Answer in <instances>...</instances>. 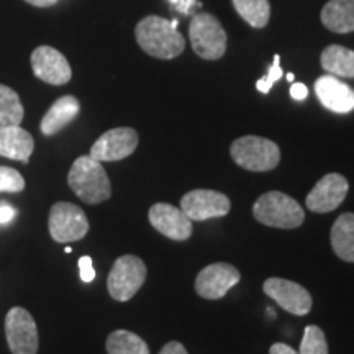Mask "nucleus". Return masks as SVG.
Here are the masks:
<instances>
[{
    "instance_id": "15",
    "label": "nucleus",
    "mask_w": 354,
    "mask_h": 354,
    "mask_svg": "<svg viewBox=\"0 0 354 354\" xmlns=\"http://www.w3.org/2000/svg\"><path fill=\"white\" fill-rule=\"evenodd\" d=\"M33 74L51 86H64L73 77L68 59L51 46H38L32 53Z\"/></svg>"
},
{
    "instance_id": "7",
    "label": "nucleus",
    "mask_w": 354,
    "mask_h": 354,
    "mask_svg": "<svg viewBox=\"0 0 354 354\" xmlns=\"http://www.w3.org/2000/svg\"><path fill=\"white\" fill-rule=\"evenodd\" d=\"M51 238L57 243L79 241L88 232V220L82 209L69 202H57L51 207L48 218Z\"/></svg>"
},
{
    "instance_id": "27",
    "label": "nucleus",
    "mask_w": 354,
    "mask_h": 354,
    "mask_svg": "<svg viewBox=\"0 0 354 354\" xmlns=\"http://www.w3.org/2000/svg\"><path fill=\"white\" fill-rule=\"evenodd\" d=\"M281 77H282L281 56L276 55V56H274L272 66H271V68H269L268 74H266L264 77H261L259 81L256 82V88H258L259 92H263V94H269V92H271V88H272L274 84H276Z\"/></svg>"
},
{
    "instance_id": "33",
    "label": "nucleus",
    "mask_w": 354,
    "mask_h": 354,
    "mask_svg": "<svg viewBox=\"0 0 354 354\" xmlns=\"http://www.w3.org/2000/svg\"><path fill=\"white\" fill-rule=\"evenodd\" d=\"M25 2L32 3L35 7H51L55 6L57 0H25Z\"/></svg>"
},
{
    "instance_id": "28",
    "label": "nucleus",
    "mask_w": 354,
    "mask_h": 354,
    "mask_svg": "<svg viewBox=\"0 0 354 354\" xmlns=\"http://www.w3.org/2000/svg\"><path fill=\"white\" fill-rule=\"evenodd\" d=\"M79 271H81V279L84 282H92L95 279V269L92 266L91 256H82L79 259Z\"/></svg>"
},
{
    "instance_id": "35",
    "label": "nucleus",
    "mask_w": 354,
    "mask_h": 354,
    "mask_svg": "<svg viewBox=\"0 0 354 354\" xmlns=\"http://www.w3.org/2000/svg\"><path fill=\"white\" fill-rule=\"evenodd\" d=\"M64 253H73V248H71V246H68V248H66V251H64Z\"/></svg>"
},
{
    "instance_id": "4",
    "label": "nucleus",
    "mask_w": 354,
    "mask_h": 354,
    "mask_svg": "<svg viewBox=\"0 0 354 354\" xmlns=\"http://www.w3.org/2000/svg\"><path fill=\"white\" fill-rule=\"evenodd\" d=\"M233 161L243 169L253 172L272 171L281 161V149L274 141L248 135L234 140L230 148Z\"/></svg>"
},
{
    "instance_id": "5",
    "label": "nucleus",
    "mask_w": 354,
    "mask_h": 354,
    "mask_svg": "<svg viewBox=\"0 0 354 354\" xmlns=\"http://www.w3.org/2000/svg\"><path fill=\"white\" fill-rule=\"evenodd\" d=\"M189 39L194 53L202 59H220L227 51V32L212 13H197L190 21Z\"/></svg>"
},
{
    "instance_id": "22",
    "label": "nucleus",
    "mask_w": 354,
    "mask_h": 354,
    "mask_svg": "<svg viewBox=\"0 0 354 354\" xmlns=\"http://www.w3.org/2000/svg\"><path fill=\"white\" fill-rule=\"evenodd\" d=\"M238 15L253 28H263L271 19L269 0H232Z\"/></svg>"
},
{
    "instance_id": "16",
    "label": "nucleus",
    "mask_w": 354,
    "mask_h": 354,
    "mask_svg": "<svg viewBox=\"0 0 354 354\" xmlns=\"http://www.w3.org/2000/svg\"><path fill=\"white\" fill-rule=\"evenodd\" d=\"M315 92L325 109L335 113H349L354 110V91L336 76L326 74L317 79Z\"/></svg>"
},
{
    "instance_id": "29",
    "label": "nucleus",
    "mask_w": 354,
    "mask_h": 354,
    "mask_svg": "<svg viewBox=\"0 0 354 354\" xmlns=\"http://www.w3.org/2000/svg\"><path fill=\"white\" fill-rule=\"evenodd\" d=\"M13 218H15V209L8 203H2L0 205V225H8Z\"/></svg>"
},
{
    "instance_id": "17",
    "label": "nucleus",
    "mask_w": 354,
    "mask_h": 354,
    "mask_svg": "<svg viewBox=\"0 0 354 354\" xmlns=\"http://www.w3.org/2000/svg\"><path fill=\"white\" fill-rule=\"evenodd\" d=\"M35 149L33 136L20 125L0 127V156L28 162Z\"/></svg>"
},
{
    "instance_id": "31",
    "label": "nucleus",
    "mask_w": 354,
    "mask_h": 354,
    "mask_svg": "<svg viewBox=\"0 0 354 354\" xmlns=\"http://www.w3.org/2000/svg\"><path fill=\"white\" fill-rule=\"evenodd\" d=\"M159 354H189L187 349L184 348V344H180L179 342H169L165 344V348L159 351Z\"/></svg>"
},
{
    "instance_id": "32",
    "label": "nucleus",
    "mask_w": 354,
    "mask_h": 354,
    "mask_svg": "<svg viewBox=\"0 0 354 354\" xmlns=\"http://www.w3.org/2000/svg\"><path fill=\"white\" fill-rule=\"evenodd\" d=\"M269 354H299V353L286 343H274L271 349H269Z\"/></svg>"
},
{
    "instance_id": "14",
    "label": "nucleus",
    "mask_w": 354,
    "mask_h": 354,
    "mask_svg": "<svg viewBox=\"0 0 354 354\" xmlns=\"http://www.w3.org/2000/svg\"><path fill=\"white\" fill-rule=\"evenodd\" d=\"M148 218L153 228L169 240L184 241L189 240L190 234H192V220L171 203H154L149 209Z\"/></svg>"
},
{
    "instance_id": "2",
    "label": "nucleus",
    "mask_w": 354,
    "mask_h": 354,
    "mask_svg": "<svg viewBox=\"0 0 354 354\" xmlns=\"http://www.w3.org/2000/svg\"><path fill=\"white\" fill-rule=\"evenodd\" d=\"M68 184L82 202L97 205L109 201L112 196V185L100 161L88 154L74 161L68 174Z\"/></svg>"
},
{
    "instance_id": "34",
    "label": "nucleus",
    "mask_w": 354,
    "mask_h": 354,
    "mask_svg": "<svg viewBox=\"0 0 354 354\" xmlns=\"http://www.w3.org/2000/svg\"><path fill=\"white\" fill-rule=\"evenodd\" d=\"M287 81H289V82H294L295 81V76H294V74H287Z\"/></svg>"
},
{
    "instance_id": "10",
    "label": "nucleus",
    "mask_w": 354,
    "mask_h": 354,
    "mask_svg": "<svg viewBox=\"0 0 354 354\" xmlns=\"http://www.w3.org/2000/svg\"><path fill=\"white\" fill-rule=\"evenodd\" d=\"M263 289L268 297H271L279 307L292 315L304 317L312 310V295L297 282H292L289 279L269 277L266 279Z\"/></svg>"
},
{
    "instance_id": "24",
    "label": "nucleus",
    "mask_w": 354,
    "mask_h": 354,
    "mask_svg": "<svg viewBox=\"0 0 354 354\" xmlns=\"http://www.w3.org/2000/svg\"><path fill=\"white\" fill-rule=\"evenodd\" d=\"M24 115L25 110L19 94L13 88L0 84V127L20 125Z\"/></svg>"
},
{
    "instance_id": "9",
    "label": "nucleus",
    "mask_w": 354,
    "mask_h": 354,
    "mask_svg": "<svg viewBox=\"0 0 354 354\" xmlns=\"http://www.w3.org/2000/svg\"><path fill=\"white\" fill-rule=\"evenodd\" d=\"M230 209H232L230 198L212 189L190 190L180 198V210L192 221L220 218L227 215Z\"/></svg>"
},
{
    "instance_id": "20",
    "label": "nucleus",
    "mask_w": 354,
    "mask_h": 354,
    "mask_svg": "<svg viewBox=\"0 0 354 354\" xmlns=\"http://www.w3.org/2000/svg\"><path fill=\"white\" fill-rule=\"evenodd\" d=\"M331 248L339 259L354 263V214L339 215L331 227Z\"/></svg>"
},
{
    "instance_id": "26",
    "label": "nucleus",
    "mask_w": 354,
    "mask_h": 354,
    "mask_svg": "<svg viewBox=\"0 0 354 354\" xmlns=\"http://www.w3.org/2000/svg\"><path fill=\"white\" fill-rule=\"evenodd\" d=\"M25 189V179L13 167L0 166V192H21Z\"/></svg>"
},
{
    "instance_id": "30",
    "label": "nucleus",
    "mask_w": 354,
    "mask_h": 354,
    "mask_svg": "<svg viewBox=\"0 0 354 354\" xmlns=\"http://www.w3.org/2000/svg\"><path fill=\"white\" fill-rule=\"evenodd\" d=\"M290 95H292V99H295V100H305L308 97V88L305 84H300V82L292 84Z\"/></svg>"
},
{
    "instance_id": "6",
    "label": "nucleus",
    "mask_w": 354,
    "mask_h": 354,
    "mask_svg": "<svg viewBox=\"0 0 354 354\" xmlns=\"http://www.w3.org/2000/svg\"><path fill=\"white\" fill-rule=\"evenodd\" d=\"M146 266L138 256H120L112 266L107 279L110 297L118 302H127L143 287L146 281Z\"/></svg>"
},
{
    "instance_id": "23",
    "label": "nucleus",
    "mask_w": 354,
    "mask_h": 354,
    "mask_svg": "<svg viewBox=\"0 0 354 354\" xmlns=\"http://www.w3.org/2000/svg\"><path fill=\"white\" fill-rule=\"evenodd\" d=\"M109 354H149L148 344L128 330H115L107 338Z\"/></svg>"
},
{
    "instance_id": "12",
    "label": "nucleus",
    "mask_w": 354,
    "mask_h": 354,
    "mask_svg": "<svg viewBox=\"0 0 354 354\" xmlns=\"http://www.w3.org/2000/svg\"><path fill=\"white\" fill-rule=\"evenodd\" d=\"M240 271L228 263H214L205 266L196 279V292L202 299L218 300L240 282Z\"/></svg>"
},
{
    "instance_id": "11",
    "label": "nucleus",
    "mask_w": 354,
    "mask_h": 354,
    "mask_svg": "<svg viewBox=\"0 0 354 354\" xmlns=\"http://www.w3.org/2000/svg\"><path fill=\"white\" fill-rule=\"evenodd\" d=\"M138 133L133 128H113V130L105 131L100 138L92 145L91 156L97 161H122L135 153L138 148Z\"/></svg>"
},
{
    "instance_id": "18",
    "label": "nucleus",
    "mask_w": 354,
    "mask_h": 354,
    "mask_svg": "<svg viewBox=\"0 0 354 354\" xmlns=\"http://www.w3.org/2000/svg\"><path fill=\"white\" fill-rule=\"evenodd\" d=\"M79 110H81V104H79L76 97L74 95L59 97V99L51 105L50 110L44 113L41 125H39V130H41L43 135L46 136L56 135L57 131H61L64 127H68L69 123L77 117Z\"/></svg>"
},
{
    "instance_id": "13",
    "label": "nucleus",
    "mask_w": 354,
    "mask_h": 354,
    "mask_svg": "<svg viewBox=\"0 0 354 354\" xmlns=\"http://www.w3.org/2000/svg\"><path fill=\"white\" fill-rule=\"evenodd\" d=\"M349 184L342 174L330 172L323 176L307 196V209L315 214H328L342 205L348 196Z\"/></svg>"
},
{
    "instance_id": "25",
    "label": "nucleus",
    "mask_w": 354,
    "mask_h": 354,
    "mask_svg": "<svg viewBox=\"0 0 354 354\" xmlns=\"http://www.w3.org/2000/svg\"><path fill=\"white\" fill-rule=\"evenodd\" d=\"M299 354H328V343L320 326L308 325L305 328Z\"/></svg>"
},
{
    "instance_id": "8",
    "label": "nucleus",
    "mask_w": 354,
    "mask_h": 354,
    "mask_svg": "<svg viewBox=\"0 0 354 354\" xmlns=\"http://www.w3.org/2000/svg\"><path fill=\"white\" fill-rule=\"evenodd\" d=\"M6 336L12 354H37L38 328L32 313L24 307H13L6 317Z\"/></svg>"
},
{
    "instance_id": "21",
    "label": "nucleus",
    "mask_w": 354,
    "mask_h": 354,
    "mask_svg": "<svg viewBox=\"0 0 354 354\" xmlns=\"http://www.w3.org/2000/svg\"><path fill=\"white\" fill-rule=\"evenodd\" d=\"M322 68L331 76L336 77H354V51L339 44H331L325 48L320 57Z\"/></svg>"
},
{
    "instance_id": "3",
    "label": "nucleus",
    "mask_w": 354,
    "mask_h": 354,
    "mask_svg": "<svg viewBox=\"0 0 354 354\" xmlns=\"http://www.w3.org/2000/svg\"><path fill=\"white\" fill-rule=\"evenodd\" d=\"M253 215L266 227L294 230L304 223L305 214L300 203L286 194L266 192L253 205Z\"/></svg>"
},
{
    "instance_id": "1",
    "label": "nucleus",
    "mask_w": 354,
    "mask_h": 354,
    "mask_svg": "<svg viewBox=\"0 0 354 354\" xmlns=\"http://www.w3.org/2000/svg\"><path fill=\"white\" fill-rule=\"evenodd\" d=\"M177 21L149 15L136 25L135 37L140 48L158 59H174L185 48V39L177 32Z\"/></svg>"
},
{
    "instance_id": "19",
    "label": "nucleus",
    "mask_w": 354,
    "mask_h": 354,
    "mask_svg": "<svg viewBox=\"0 0 354 354\" xmlns=\"http://www.w3.org/2000/svg\"><path fill=\"white\" fill-rule=\"evenodd\" d=\"M320 19L333 33L354 32V0H330L322 8Z\"/></svg>"
}]
</instances>
